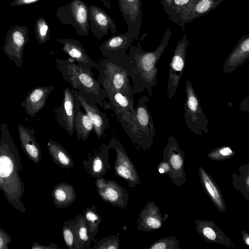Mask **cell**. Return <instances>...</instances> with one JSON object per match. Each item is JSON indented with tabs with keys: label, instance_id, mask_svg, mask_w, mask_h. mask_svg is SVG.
<instances>
[{
	"label": "cell",
	"instance_id": "484cf974",
	"mask_svg": "<svg viewBox=\"0 0 249 249\" xmlns=\"http://www.w3.org/2000/svg\"><path fill=\"white\" fill-rule=\"evenodd\" d=\"M54 206L58 209L67 207L76 199L77 195L70 184L61 182L55 186L52 192Z\"/></svg>",
	"mask_w": 249,
	"mask_h": 249
},
{
	"label": "cell",
	"instance_id": "4316f807",
	"mask_svg": "<svg viewBox=\"0 0 249 249\" xmlns=\"http://www.w3.org/2000/svg\"><path fill=\"white\" fill-rule=\"evenodd\" d=\"M49 153L53 162L62 168H73V160L65 148L57 142L49 140L47 143Z\"/></svg>",
	"mask_w": 249,
	"mask_h": 249
},
{
	"label": "cell",
	"instance_id": "d590c367",
	"mask_svg": "<svg viewBox=\"0 0 249 249\" xmlns=\"http://www.w3.org/2000/svg\"><path fill=\"white\" fill-rule=\"evenodd\" d=\"M233 152L230 147L222 146L213 150L208 156L213 160H223L232 156Z\"/></svg>",
	"mask_w": 249,
	"mask_h": 249
},
{
	"label": "cell",
	"instance_id": "603a6c76",
	"mask_svg": "<svg viewBox=\"0 0 249 249\" xmlns=\"http://www.w3.org/2000/svg\"><path fill=\"white\" fill-rule=\"evenodd\" d=\"M18 130L22 148L29 158L35 163L40 162L42 154L39 145L37 143L33 132L23 126L18 125Z\"/></svg>",
	"mask_w": 249,
	"mask_h": 249
},
{
	"label": "cell",
	"instance_id": "cb8c5ba5",
	"mask_svg": "<svg viewBox=\"0 0 249 249\" xmlns=\"http://www.w3.org/2000/svg\"><path fill=\"white\" fill-rule=\"evenodd\" d=\"M137 223L138 229L145 231L158 229L161 227L162 220L153 202H148L141 211Z\"/></svg>",
	"mask_w": 249,
	"mask_h": 249
},
{
	"label": "cell",
	"instance_id": "e575fe53",
	"mask_svg": "<svg viewBox=\"0 0 249 249\" xmlns=\"http://www.w3.org/2000/svg\"><path fill=\"white\" fill-rule=\"evenodd\" d=\"M91 248L95 249H119L120 248L119 237L116 235L106 237L99 241Z\"/></svg>",
	"mask_w": 249,
	"mask_h": 249
},
{
	"label": "cell",
	"instance_id": "f1b7e54d",
	"mask_svg": "<svg viewBox=\"0 0 249 249\" xmlns=\"http://www.w3.org/2000/svg\"><path fill=\"white\" fill-rule=\"evenodd\" d=\"M74 127L77 139H81L84 142L87 141L89 134L93 131L92 123L87 114L82 111L80 105L77 108Z\"/></svg>",
	"mask_w": 249,
	"mask_h": 249
},
{
	"label": "cell",
	"instance_id": "d6a6232c",
	"mask_svg": "<svg viewBox=\"0 0 249 249\" xmlns=\"http://www.w3.org/2000/svg\"><path fill=\"white\" fill-rule=\"evenodd\" d=\"M35 37L39 44H43L50 40L51 31L48 23L42 17L38 18L35 25Z\"/></svg>",
	"mask_w": 249,
	"mask_h": 249
},
{
	"label": "cell",
	"instance_id": "7402d4cb",
	"mask_svg": "<svg viewBox=\"0 0 249 249\" xmlns=\"http://www.w3.org/2000/svg\"><path fill=\"white\" fill-rule=\"evenodd\" d=\"M197 0H160L168 19L179 25L181 19Z\"/></svg>",
	"mask_w": 249,
	"mask_h": 249
},
{
	"label": "cell",
	"instance_id": "8fae6325",
	"mask_svg": "<svg viewBox=\"0 0 249 249\" xmlns=\"http://www.w3.org/2000/svg\"><path fill=\"white\" fill-rule=\"evenodd\" d=\"M28 28L27 26L16 25L7 32L3 51L19 67L23 60L25 45L29 40Z\"/></svg>",
	"mask_w": 249,
	"mask_h": 249
},
{
	"label": "cell",
	"instance_id": "f546056e",
	"mask_svg": "<svg viewBox=\"0 0 249 249\" xmlns=\"http://www.w3.org/2000/svg\"><path fill=\"white\" fill-rule=\"evenodd\" d=\"M74 219L76 249L90 248L92 240L89 236L88 226L84 215L80 213Z\"/></svg>",
	"mask_w": 249,
	"mask_h": 249
},
{
	"label": "cell",
	"instance_id": "f35d334b",
	"mask_svg": "<svg viewBox=\"0 0 249 249\" xmlns=\"http://www.w3.org/2000/svg\"><path fill=\"white\" fill-rule=\"evenodd\" d=\"M42 0H14L10 3L11 6H20L30 4Z\"/></svg>",
	"mask_w": 249,
	"mask_h": 249
},
{
	"label": "cell",
	"instance_id": "5bb4252c",
	"mask_svg": "<svg viewBox=\"0 0 249 249\" xmlns=\"http://www.w3.org/2000/svg\"><path fill=\"white\" fill-rule=\"evenodd\" d=\"M89 27L93 35L98 39L108 34L117 33L115 22L106 12L100 7L94 5L88 6Z\"/></svg>",
	"mask_w": 249,
	"mask_h": 249
},
{
	"label": "cell",
	"instance_id": "9c48e42d",
	"mask_svg": "<svg viewBox=\"0 0 249 249\" xmlns=\"http://www.w3.org/2000/svg\"><path fill=\"white\" fill-rule=\"evenodd\" d=\"M189 42L186 34L178 40L169 63L167 95L169 99L175 95L184 71Z\"/></svg>",
	"mask_w": 249,
	"mask_h": 249
},
{
	"label": "cell",
	"instance_id": "74e56055",
	"mask_svg": "<svg viewBox=\"0 0 249 249\" xmlns=\"http://www.w3.org/2000/svg\"><path fill=\"white\" fill-rule=\"evenodd\" d=\"M11 242L10 236L0 228V249H7L8 245Z\"/></svg>",
	"mask_w": 249,
	"mask_h": 249
},
{
	"label": "cell",
	"instance_id": "ac0fdd59",
	"mask_svg": "<svg viewBox=\"0 0 249 249\" xmlns=\"http://www.w3.org/2000/svg\"><path fill=\"white\" fill-rule=\"evenodd\" d=\"M57 42L62 45V50L79 66L89 69H99V64L91 59L81 43L73 38H61Z\"/></svg>",
	"mask_w": 249,
	"mask_h": 249
},
{
	"label": "cell",
	"instance_id": "d4e9b609",
	"mask_svg": "<svg viewBox=\"0 0 249 249\" xmlns=\"http://www.w3.org/2000/svg\"><path fill=\"white\" fill-rule=\"evenodd\" d=\"M223 0H197L181 20L179 26L185 31V24L203 17L215 9Z\"/></svg>",
	"mask_w": 249,
	"mask_h": 249
},
{
	"label": "cell",
	"instance_id": "5b68a950",
	"mask_svg": "<svg viewBox=\"0 0 249 249\" xmlns=\"http://www.w3.org/2000/svg\"><path fill=\"white\" fill-rule=\"evenodd\" d=\"M98 64V80L105 90L121 91L132 96L135 94L129 81L128 55L118 59L105 58Z\"/></svg>",
	"mask_w": 249,
	"mask_h": 249
},
{
	"label": "cell",
	"instance_id": "ffe728a7",
	"mask_svg": "<svg viewBox=\"0 0 249 249\" xmlns=\"http://www.w3.org/2000/svg\"><path fill=\"white\" fill-rule=\"evenodd\" d=\"M249 59V35H243L226 59L223 71H233Z\"/></svg>",
	"mask_w": 249,
	"mask_h": 249
},
{
	"label": "cell",
	"instance_id": "60d3db41",
	"mask_svg": "<svg viewBox=\"0 0 249 249\" xmlns=\"http://www.w3.org/2000/svg\"><path fill=\"white\" fill-rule=\"evenodd\" d=\"M103 3V5L107 9H109L111 7V0H100Z\"/></svg>",
	"mask_w": 249,
	"mask_h": 249
},
{
	"label": "cell",
	"instance_id": "7bdbcfd3",
	"mask_svg": "<svg viewBox=\"0 0 249 249\" xmlns=\"http://www.w3.org/2000/svg\"><path fill=\"white\" fill-rule=\"evenodd\" d=\"M159 172L161 174L164 173V169L160 167L159 169Z\"/></svg>",
	"mask_w": 249,
	"mask_h": 249
},
{
	"label": "cell",
	"instance_id": "8992f818",
	"mask_svg": "<svg viewBox=\"0 0 249 249\" xmlns=\"http://www.w3.org/2000/svg\"><path fill=\"white\" fill-rule=\"evenodd\" d=\"M185 91L186 98L184 105V118L187 127L196 135H202L203 132L207 134L209 122L188 78Z\"/></svg>",
	"mask_w": 249,
	"mask_h": 249
},
{
	"label": "cell",
	"instance_id": "6da1fadb",
	"mask_svg": "<svg viewBox=\"0 0 249 249\" xmlns=\"http://www.w3.org/2000/svg\"><path fill=\"white\" fill-rule=\"evenodd\" d=\"M0 139V189L10 204L22 212L25 211L21 201L24 189L18 173L22 168L18 150L7 126L1 124Z\"/></svg>",
	"mask_w": 249,
	"mask_h": 249
},
{
	"label": "cell",
	"instance_id": "ee69618b",
	"mask_svg": "<svg viewBox=\"0 0 249 249\" xmlns=\"http://www.w3.org/2000/svg\"><path fill=\"white\" fill-rule=\"evenodd\" d=\"M245 0V1H246V0Z\"/></svg>",
	"mask_w": 249,
	"mask_h": 249
},
{
	"label": "cell",
	"instance_id": "ba28073f",
	"mask_svg": "<svg viewBox=\"0 0 249 249\" xmlns=\"http://www.w3.org/2000/svg\"><path fill=\"white\" fill-rule=\"evenodd\" d=\"M109 149H114L116 156L114 170L117 176L124 179L129 187L141 184L135 166L129 158L120 141L113 135L108 144Z\"/></svg>",
	"mask_w": 249,
	"mask_h": 249
},
{
	"label": "cell",
	"instance_id": "44dd1931",
	"mask_svg": "<svg viewBox=\"0 0 249 249\" xmlns=\"http://www.w3.org/2000/svg\"><path fill=\"white\" fill-rule=\"evenodd\" d=\"M54 89V86H50L37 87L30 91L23 102L26 113L34 117L44 107L48 97Z\"/></svg>",
	"mask_w": 249,
	"mask_h": 249
},
{
	"label": "cell",
	"instance_id": "7c38bea8",
	"mask_svg": "<svg viewBox=\"0 0 249 249\" xmlns=\"http://www.w3.org/2000/svg\"><path fill=\"white\" fill-rule=\"evenodd\" d=\"M95 179L97 192L103 201L121 209L126 208L129 195L125 189L114 180H107L103 177Z\"/></svg>",
	"mask_w": 249,
	"mask_h": 249
},
{
	"label": "cell",
	"instance_id": "277c9868",
	"mask_svg": "<svg viewBox=\"0 0 249 249\" xmlns=\"http://www.w3.org/2000/svg\"><path fill=\"white\" fill-rule=\"evenodd\" d=\"M148 102L147 96L140 97L133 113H128L118 121L132 143L145 151L150 148L156 133Z\"/></svg>",
	"mask_w": 249,
	"mask_h": 249
},
{
	"label": "cell",
	"instance_id": "4fadbf2b",
	"mask_svg": "<svg viewBox=\"0 0 249 249\" xmlns=\"http://www.w3.org/2000/svg\"><path fill=\"white\" fill-rule=\"evenodd\" d=\"M117 0L119 11L127 26L126 33L134 41L138 40L142 19L141 0Z\"/></svg>",
	"mask_w": 249,
	"mask_h": 249
},
{
	"label": "cell",
	"instance_id": "ab89813d",
	"mask_svg": "<svg viewBox=\"0 0 249 249\" xmlns=\"http://www.w3.org/2000/svg\"><path fill=\"white\" fill-rule=\"evenodd\" d=\"M32 249H58L57 246L53 243H51L48 246L39 245L37 243L34 242Z\"/></svg>",
	"mask_w": 249,
	"mask_h": 249
},
{
	"label": "cell",
	"instance_id": "1f68e13d",
	"mask_svg": "<svg viewBox=\"0 0 249 249\" xmlns=\"http://www.w3.org/2000/svg\"><path fill=\"white\" fill-rule=\"evenodd\" d=\"M212 226L210 222L208 221L202 222L201 224L197 225L198 231L207 241H212L218 242L222 241V235H223L220 229L216 230L215 225Z\"/></svg>",
	"mask_w": 249,
	"mask_h": 249
},
{
	"label": "cell",
	"instance_id": "836d02e7",
	"mask_svg": "<svg viewBox=\"0 0 249 249\" xmlns=\"http://www.w3.org/2000/svg\"><path fill=\"white\" fill-rule=\"evenodd\" d=\"M75 219L64 221L62 226L64 241L69 249H76L74 226Z\"/></svg>",
	"mask_w": 249,
	"mask_h": 249
},
{
	"label": "cell",
	"instance_id": "83f0119b",
	"mask_svg": "<svg viewBox=\"0 0 249 249\" xmlns=\"http://www.w3.org/2000/svg\"><path fill=\"white\" fill-rule=\"evenodd\" d=\"M199 174L202 184L213 203L220 211H224L226 207L222 195L214 182L203 170L199 168Z\"/></svg>",
	"mask_w": 249,
	"mask_h": 249
},
{
	"label": "cell",
	"instance_id": "7a4b0ae2",
	"mask_svg": "<svg viewBox=\"0 0 249 249\" xmlns=\"http://www.w3.org/2000/svg\"><path fill=\"white\" fill-rule=\"evenodd\" d=\"M171 35L168 28L160 45L153 51H143L140 42L137 46H130L128 53L129 77L135 93L144 90L152 93V89L157 83V64L169 43Z\"/></svg>",
	"mask_w": 249,
	"mask_h": 249
},
{
	"label": "cell",
	"instance_id": "2e32d148",
	"mask_svg": "<svg viewBox=\"0 0 249 249\" xmlns=\"http://www.w3.org/2000/svg\"><path fill=\"white\" fill-rule=\"evenodd\" d=\"M108 145L102 143L99 147L89 153L88 159L83 160V165L86 172L94 178L103 177L111 169L109 165Z\"/></svg>",
	"mask_w": 249,
	"mask_h": 249
},
{
	"label": "cell",
	"instance_id": "b9f144b4",
	"mask_svg": "<svg viewBox=\"0 0 249 249\" xmlns=\"http://www.w3.org/2000/svg\"><path fill=\"white\" fill-rule=\"evenodd\" d=\"M243 236L244 239V241L246 244L249 246V236L247 233L245 232L243 233Z\"/></svg>",
	"mask_w": 249,
	"mask_h": 249
},
{
	"label": "cell",
	"instance_id": "e0dca14e",
	"mask_svg": "<svg viewBox=\"0 0 249 249\" xmlns=\"http://www.w3.org/2000/svg\"><path fill=\"white\" fill-rule=\"evenodd\" d=\"M134 40L126 33L114 35L105 40L99 47L103 57L118 59L128 55L126 53Z\"/></svg>",
	"mask_w": 249,
	"mask_h": 249
},
{
	"label": "cell",
	"instance_id": "d6986e66",
	"mask_svg": "<svg viewBox=\"0 0 249 249\" xmlns=\"http://www.w3.org/2000/svg\"><path fill=\"white\" fill-rule=\"evenodd\" d=\"M108 102L106 109H111L117 120L128 113L134 111V100L132 95L121 91L106 90Z\"/></svg>",
	"mask_w": 249,
	"mask_h": 249
},
{
	"label": "cell",
	"instance_id": "52a82bcc",
	"mask_svg": "<svg viewBox=\"0 0 249 249\" xmlns=\"http://www.w3.org/2000/svg\"><path fill=\"white\" fill-rule=\"evenodd\" d=\"M56 16L62 24L74 27L80 36H89L88 7L81 0H73L69 4L58 7Z\"/></svg>",
	"mask_w": 249,
	"mask_h": 249
},
{
	"label": "cell",
	"instance_id": "4dcf8cb0",
	"mask_svg": "<svg viewBox=\"0 0 249 249\" xmlns=\"http://www.w3.org/2000/svg\"><path fill=\"white\" fill-rule=\"evenodd\" d=\"M83 213L88 226L89 236L92 241H94L102 221L101 216L96 212V207L94 205L87 208Z\"/></svg>",
	"mask_w": 249,
	"mask_h": 249
},
{
	"label": "cell",
	"instance_id": "3957f363",
	"mask_svg": "<svg viewBox=\"0 0 249 249\" xmlns=\"http://www.w3.org/2000/svg\"><path fill=\"white\" fill-rule=\"evenodd\" d=\"M55 62L56 68L62 78L72 89L80 91L106 109L107 102L105 99L107 98V93L98 80L94 77L91 69L79 66L70 57L67 59H56Z\"/></svg>",
	"mask_w": 249,
	"mask_h": 249
},
{
	"label": "cell",
	"instance_id": "9a60e30c",
	"mask_svg": "<svg viewBox=\"0 0 249 249\" xmlns=\"http://www.w3.org/2000/svg\"><path fill=\"white\" fill-rule=\"evenodd\" d=\"M74 90L81 107H82L90 119L93 125V131L98 139H100L105 136L106 129L109 128L107 114L102 112L97 107V104L85 95L78 90Z\"/></svg>",
	"mask_w": 249,
	"mask_h": 249
},
{
	"label": "cell",
	"instance_id": "8d00e7d4",
	"mask_svg": "<svg viewBox=\"0 0 249 249\" xmlns=\"http://www.w3.org/2000/svg\"><path fill=\"white\" fill-rule=\"evenodd\" d=\"M172 241L170 239L167 240L165 239H163V240H161L159 242H157L156 243L153 244L149 247V249H173L172 245H174L175 242L173 243H171Z\"/></svg>",
	"mask_w": 249,
	"mask_h": 249
},
{
	"label": "cell",
	"instance_id": "30bf717a",
	"mask_svg": "<svg viewBox=\"0 0 249 249\" xmlns=\"http://www.w3.org/2000/svg\"><path fill=\"white\" fill-rule=\"evenodd\" d=\"M63 98L60 106L55 109L57 122L70 136L74 132V120L80 106L74 89L69 87L63 90Z\"/></svg>",
	"mask_w": 249,
	"mask_h": 249
}]
</instances>
